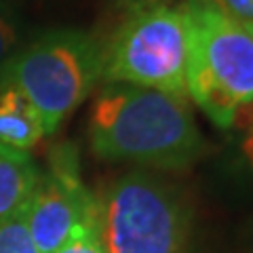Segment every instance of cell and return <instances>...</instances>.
Returning a JSON list of instances; mask_svg holds the SVG:
<instances>
[{
  "instance_id": "9a60e30c",
  "label": "cell",
  "mask_w": 253,
  "mask_h": 253,
  "mask_svg": "<svg viewBox=\"0 0 253 253\" xmlns=\"http://www.w3.org/2000/svg\"><path fill=\"white\" fill-rule=\"evenodd\" d=\"M245 26H247V30L251 32V36H253V21H247V23H245Z\"/></svg>"
},
{
  "instance_id": "8fae6325",
  "label": "cell",
  "mask_w": 253,
  "mask_h": 253,
  "mask_svg": "<svg viewBox=\"0 0 253 253\" xmlns=\"http://www.w3.org/2000/svg\"><path fill=\"white\" fill-rule=\"evenodd\" d=\"M53 253H106L104 245L99 239L97 230V219L95 215L91 219L83 221L81 226L74 228V232L61 243L59 249H55Z\"/></svg>"
},
{
  "instance_id": "5b68a950",
  "label": "cell",
  "mask_w": 253,
  "mask_h": 253,
  "mask_svg": "<svg viewBox=\"0 0 253 253\" xmlns=\"http://www.w3.org/2000/svg\"><path fill=\"white\" fill-rule=\"evenodd\" d=\"M188 32L179 2L156 0L125 15L104 44L101 83H125L188 99Z\"/></svg>"
},
{
  "instance_id": "7c38bea8",
  "label": "cell",
  "mask_w": 253,
  "mask_h": 253,
  "mask_svg": "<svg viewBox=\"0 0 253 253\" xmlns=\"http://www.w3.org/2000/svg\"><path fill=\"white\" fill-rule=\"evenodd\" d=\"M232 165H234L236 171L243 173V175L253 177V121L249 123L247 129L241 133L239 141H236Z\"/></svg>"
},
{
  "instance_id": "3957f363",
  "label": "cell",
  "mask_w": 253,
  "mask_h": 253,
  "mask_svg": "<svg viewBox=\"0 0 253 253\" xmlns=\"http://www.w3.org/2000/svg\"><path fill=\"white\" fill-rule=\"evenodd\" d=\"M104 76V42L89 32L59 28L23 44L0 68V78L13 84L38 112L44 135L93 93Z\"/></svg>"
},
{
  "instance_id": "4fadbf2b",
  "label": "cell",
  "mask_w": 253,
  "mask_h": 253,
  "mask_svg": "<svg viewBox=\"0 0 253 253\" xmlns=\"http://www.w3.org/2000/svg\"><path fill=\"white\" fill-rule=\"evenodd\" d=\"M221 4L230 11L236 19L241 21H253V0H219Z\"/></svg>"
},
{
  "instance_id": "ba28073f",
  "label": "cell",
  "mask_w": 253,
  "mask_h": 253,
  "mask_svg": "<svg viewBox=\"0 0 253 253\" xmlns=\"http://www.w3.org/2000/svg\"><path fill=\"white\" fill-rule=\"evenodd\" d=\"M44 137L38 112L13 84L0 78V144L30 150Z\"/></svg>"
},
{
  "instance_id": "5bb4252c",
  "label": "cell",
  "mask_w": 253,
  "mask_h": 253,
  "mask_svg": "<svg viewBox=\"0 0 253 253\" xmlns=\"http://www.w3.org/2000/svg\"><path fill=\"white\" fill-rule=\"evenodd\" d=\"M152 2H156V0H112V4L118 11H123L125 15L135 11V9H141V6H146V4H152Z\"/></svg>"
},
{
  "instance_id": "277c9868",
  "label": "cell",
  "mask_w": 253,
  "mask_h": 253,
  "mask_svg": "<svg viewBox=\"0 0 253 253\" xmlns=\"http://www.w3.org/2000/svg\"><path fill=\"white\" fill-rule=\"evenodd\" d=\"M95 219L106 253H192V205L154 173L114 179L95 199Z\"/></svg>"
},
{
  "instance_id": "9c48e42d",
  "label": "cell",
  "mask_w": 253,
  "mask_h": 253,
  "mask_svg": "<svg viewBox=\"0 0 253 253\" xmlns=\"http://www.w3.org/2000/svg\"><path fill=\"white\" fill-rule=\"evenodd\" d=\"M0 253H41L30 234L26 209L0 219Z\"/></svg>"
},
{
  "instance_id": "7a4b0ae2",
  "label": "cell",
  "mask_w": 253,
  "mask_h": 253,
  "mask_svg": "<svg viewBox=\"0 0 253 253\" xmlns=\"http://www.w3.org/2000/svg\"><path fill=\"white\" fill-rule=\"evenodd\" d=\"M188 32V99L221 129L253 104V36L219 0H181Z\"/></svg>"
},
{
  "instance_id": "30bf717a",
  "label": "cell",
  "mask_w": 253,
  "mask_h": 253,
  "mask_svg": "<svg viewBox=\"0 0 253 253\" xmlns=\"http://www.w3.org/2000/svg\"><path fill=\"white\" fill-rule=\"evenodd\" d=\"M21 34L23 28L17 11L6 0H0V68L23 46Z\"/></svg>"
},
{
  "instance_id": "52a82bcc",
  "label": "cell",
  "mask_w": 253,
  "mask_h": 253,
  "mask_svg": "<svg viewBox=\"0 0 253 253\" xmlns=\"http://www.w3.org/2000/svg\"><path fill=\"white\" fill-rule=\"evenodd\" d=\"M38 177L41 171L28 150L0 144V219L28 207Z\"/></svg>"
},
{
  "instance_id": "6da1fadb",
  "label": "cell",
  "mask_w": 253,
  "mask_h": 253,
  "mask_svg": "<svg viewBox=\"0 0 253 253\" xmlns=\"http://www.w3.org/2000/svg\"><path fill=\"white\" fill-rule=\"evenodd\" d=\"M89 144L104 161L181 171L209 152L190 99L146 86L104 83L89 116Z\"/></svg>"
},
{
  "instance_id": "8992f818",
  "label": "cell",
  "mask_w": 253,
  "mask_h": 253,
  "mask_svg": "<svg viewBox=\"0 0 253 253\" xmlns=\"http://www.w3.org/2000/svg\"><path fill=\"white\" fill-rule=\"evenodd\" d=\"M95 215V196L81 179L76 148H53L49 169L41 173L26 207L30 234L41 253H53L76 226Z\"/></svg>"
},
{
  "instance_id": "2e32d148",
  "label": "cell",
  "mask_w": 253,
  "mask_h": 253,
  "mask_svg": "<svg viewBox=\"0 0 253 253\" xmlns=\"http://www.w3.org/2000/svg\"><path fill=\"white\" fill-rule=\"evenodd\" d=\"M251 253H253V251H251Z\"/></svg>"
}]
</instances>
